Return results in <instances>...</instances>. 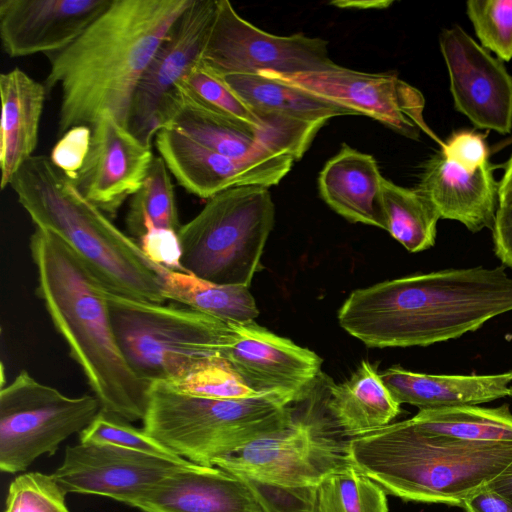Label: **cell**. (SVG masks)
I'll return each mask as SVG.
<instances>
[{
    "mask_svg": "<svg viewBox=\"0 0 512 512\" xmlns=\"http://www.w3.org/2000/svg\"><path fill=\"white\" fill-rule=\"evenodd\" d=\"M192 0H113L68 47L49 54L47 93L59 86L58 135L110 115L127 126L137 86Z\"/></svg>",
    "mask_w": 512,
    "mask_h": 512,
    "instance_id": "cell-1",
    "label": "cell"
},
{
    "mask_svg": "<svg viewBox=\"0 0 512 512\" xmlns=\"http://www.w3.org/2000/svg\"><path fill=\"white\" fill-rule=\"evenodd\" d=\"M512 311L504 265L406 276L354 290L338 311L342 329L367 347L429 346L474 332Z\"/></svg>",
    "mask_w": 512,
    "mask_h": 512,
    "instance_id": "cell-2",
    "label": "cell"
},
{
    "mask_svg": "<svg viewBox=\"0 0 512 512\" xmlns=\"http://www.w3.org/2000/svg\"><path fill=\"white\" fill-rule=\"evenodd\" d=\"M36 295L102 410L143 420L151 384L131 368L111 321L107 291L57 234L36 227L29 242Z\"/></svg>",
    "mask_w": 512,
    "mask_h": 512,
    "instance_id": "cell-3",
    "label": "cell"
},
{
    "mask_svg": "<svg viewBox=\"0 0 512 512\" xmlns=\"http://www.w3.org/2000/svg\"><path fill=\"white\" fill-rule=\"evenodd\" d=\"M346 452L388 494L459 507L512 462V442L432 435L410 419L347 438Z\"/></svg>",
    "mask_w": 512,
    "mask_h": 512,
    "instance_id": "cell-4",
    "label": "cell"
},
{
    "mask_svg": "<svg viewBox=\"0 0 512 512\" xmlns=\"http://www.w3.org/2000/svg\"><path fill=\"white\" fill-rule=\"evenodd\" d=\"M10 186L36 227L63 239L107 292L165 302L152 261L140 245L88 200L48 156H32Z\"/></svg>",
    "mask_w": 512,
    "mask_h": 512,
    "instance_id": "cell-5",
    "label": "cell"
},
{
    "mask_svg": "<svg viewBox=\"0 0 512 512\" xmlns=\"http://www.w3.org/2000/svg\"><path fill=\"white\" fill-rule=\"evenodd\" d=\"M142 421L149 435L179 457L212 467L217 459L286 429L294 418L288 404L270 395L209 399L157 381L151 383Z\"/></svg>",
    "mask_w": 512,
    "mask_h": 512,
    "instance_id": "cell-6",
    "label": "cell"
},
{
    "mask_svg": "<svg viewBox=\"0 0 512 512\" xmlns=\"http://www.w3.org/2000/svg\"><path fill=\"white\" fill-rule=\"evenodd\" d=\"M346 440L322 425L295 420L286 429L217 459L214 466L241 480L262 512H318V487L349 464Z\"/></svg>",
    "mask_w": 512,
    "mask_h": 512,
    "instance_id": "cell-7",
    "label": "cell"
},
{
    "mask_svg": "<svg viewBox=\"0 0 512 512\" xmlns=\"http://www.w3.org/2000/svg\"><path fill=\"white\" fill-rule=\"evenodd\" d=\"M119 346L144 381L172 382L222 358L232 323L185 306L134 300L107 292Z\"/></svg>",
    "mask_w": 512,
    "mask_h": 512,
    "instance_id": "cell-8",
    "label": "cell"
},
{
    "mask_svg": "<svg viewBox=\"0 0 512 512\" xmlns=\"http://www.w3.org/2000/svg\"><path fill=\"white\" fill-rule=\"evenodd\" d=\"M274 223L267 187L241 186L211 197L177 232L183 271L216 284L249 287Z\"/></svg>",
    "mask_w": 512,
    "mask_h": 512,
    "instance_id": "cell-9",
    "label": "cell"
},
{
    "mask_svg": "<svg viewBox=\"0 0 512 512\" xmlns=\"http://www.w3.org/2000/svg\"><path fill=\"white\" fill-rule=\"evenodd\" d=\"M102 410L94 395L70 397L21 370L0 391V470L25 471L81 433Z\"/></svg>",
    "mask_w": 512,
    "mask_h": 512,
    "instance_id": "cell-10",
    "label": "cell"
},
{
    "mask_svg": "<svg viewBox=\"0 0 512 512\" xmlns=\"http://www.w3.org/2000/svg\"><path fill=\"white\" fill-rule=\"evenodd\" d=\"M201 61L218 74L263 71L298 74L334 66L324 39L302 33L278 36L243 19L228 0H217L215 18Z\"/></svg>",
    "mask_w": 512,
    "mask_h": 512,
    "instance_id": "cell-11",
    "label": "cell"
},
{
    "mask_svg": "<svg viewBox=\"0 0 512 512\" xmlns=\"http://www.w3.org/2000/svg\"><path fill=\"white\" fill-rule=\"evenodd\" d=\"M217 0H192L174 23L143 74L130 109L128 129L151 147L179 99L178 84L201 61Z\"/></svg>",
    "mask_w": 512,
    "mask_h": 512,
    "instance_id": "cell-12",
    "label": "cell"
},
{
    "mask_svg": "<svg viewBox=\"0 0 512 512\" xmlns=\"http://www.w3.org/2000/svg\"><path fill=\"white\" fill-rule=\"evenodd\" d=\"M321 100L371 117L413 139L421 132L433 135L424 120L425 98L395 73H367L338 64L313 72L279 74L260 72Z\"/></svg>",
    "mask_w": 512,
    "mask_h": 512,
    "instance_id": "cell-13",
    "label": "cell"
},
{
    "mask_svg": "<svg viewBox=\"0 0 512 512\" xmlns=\"http://www.w3.org/2000/svg\"><path fill=\"white\" fill-rule=\"evenodd\" d=\"M223 359L251 390L285 404L308 397L322 366V359L315 352L254 321L232 323V336Z\"/></svg>",
    "mask_w": 512,
    "mask_h": 512,
    "instance_id": "cell-14",
    "label": "cell"
},
{
    "mask_svg": "<svg viewBox=\"0 0 512 512\" xmlns=\"http://www.w3.org/2000/svg\"><path fill=\"white\" fill-rule=\"evenodd\" d=\"M454 107L477 128L512 130V75L459 25L441 31Z\"/></svg>",
    "mask_w": 512,
    "mask_h": 512,
    "instance_id": "cell-15",
    "label": "cell"
},
{
    "mask_svg": "<svg viewBox=\"0 0 512 512\" xmlns=\"http://www.w3.org/2000/svg\"><path fill=\"white\" fill-rule=\"evenodd\" d=\"M192 463L112 444L79 442L66 448L52 475L67 494L97 495L131 506L165 476Z\"/></svg>",
    "mask_w": 512,
    "mask_h": 512,
    "instance_id": "cell-16",
    "label": "cell"
},
{
    "mask_svg": "<svg viewBox=\"0 0 512 512\" xmlns=\"http://www.w3.org/2000/svg\"><path fill=\"white\" fill-rule=\"evenodd\" d=\"M154 139L160 157L179 185L205 199L241 186L277 185L295 162L289 155L264 160L232 159L171 127L160 129Z\"/></svg>",
    "mask_w": 512,
    "mask_h": 512,
    "instance_id": "cell-17",
    "label": "cell"
},
{
    "mask_svg": "<svg viewBox=\"0 0 512 512\" xmlns=\"http://www.w3.org/2000/svg\"><path fill=\"white\" fill-rule=\"evenodd\" d=\"M91 128L90 152L74 182L88 200L115 216L141 188L155 156L151 147L110 115Z\"/></svg>",
    "mask_w": 512,
    "mask_h": 512,
    "instance_id": "cell-18",
    "label": "cell"
},
{
    "mask_svg": "<svg viewBox=\"0 0 512 512\" xmlns=\"http://www.w3.org/2000/svg\"><path fill=\"white\" fill-rule=\"evenodd\" d=\"M113 0H0V38L13 58L59 52L72 44Z\"/></svg>",
    "mask_w": 512,
    "mask_h": 512,
    "instance_id": "cell-19",
    "label": "cell"
},
{
    "mask_svg": "<svg viewBox=\"0 0 512 512\" xmlns=\"http://www.w3.org/2000/svg\"><path fill=\"white\" fill-rule=\"evenodd\" d=\"M131 506L143 512H262L241 480L195 463L175 469Z\"/></svg>",
    "mask_w": 512,
    "mask_h": 512,
    "instance_id": "cell-20",
    "label": "cell"
},
{
    "mask_svg": "<svg viewBox=\"0 0 512 512\" xmlns=\"http://www.w3.org/2000/svg\"><path fill=\"white\" fill-rule=\"evenodd\" d=\"M490 162L468 171L439 151L425 165L417 190L438 212L440 219L455 220L476 233L493 230L499 206L498 182Z\"/></svg>",
    "mask_w": 512,
    "mask_h": 512,
    "instance_id": "cell-21",
    "label": "cell"
},
{
    "mask_svg": "<svg viewBox=\"0 0 512 512\" xmlns=\"http://www.w3.org/2000/svg\"><path fill=\"white\" fill-rule=\"evenodd\" d=\"M383 181L375 158L343 144L319 173L322 199L349 221L386 229Z\"/></svg>",
    "mask_w": 512,
    "mask_h": 512,
    "instance_id": "cell-22",
    "label": "cell"
},
{
    "mask_svg": "<svg viewBox=\"0 0 512 512\" xmlns=\"http://www.w3.org/2000/svg\"><path fill=\"white\" fill-rule=\"evenodd\" d=\"M380 377L399 403L419 410L477 406L509 396L512 370L490 375H434L394 365Z\"/></svg>",
    "mask_w": 512,
    "mask_h": 512,
    "instance_id": "cell-23",
    "label": "cell"
},
{
    "mask_svg": "<svg viewBox=\"0 0 512 512\" xmlns=\"http://www.w3.org/2000/svg\"><path fill=\"white\" fill-rule=\"evenodd\" d=\"M47 90L20 68L0 75L2 104L0 126L1 189L33 155Z\"/></svg>",
    "mask_w": 512,
    "mask_h": 512,
    "instance_id": "cell-24",
    "label": "cell"
},
{
    "mask_svg": "<svg viewBox=\"0 0 512 512\" xmlns=\"http://www.w3.org/2000/svg\"><path fill=\"white\" fill-rule=\"evenodd\" d=\"M180 97L166 127L194 139L226 157L264 160L282 155L264 129L246 126L200 106L179 91Z\"/></svg>",
    "mask_w": 512,
    "mask_h": 512,
    "instance_id": "cell-25",
    "label": "cell"
},
{
    "mask_svg": "<svg viewBox=\"0 0 512 512\" xmlns=\"http://www.w3.org/2000/svg\"><path fill=\"white\" fill-rule=\"evenodd\" d=\"M326 409L336 432L347 438L388 425L401 412L380 373L367 360L349 379L329 387Z\"/></svg>",
    "mask_w": 512,
    "mask_h": 512,
    "instance_id": "cell-26",
    "label": "cell"
},
{
    "mask_svg": "<svg viewBox=\"0 0 512 512\" xmlns=\"http://www.w3.org/2000/svg\"><path fill=\"white\" fill-rule=\"evenodd\" d=\"M152 268L159 278L166 300L229 323H250L259 315L249 287L216 284L154 262Z\"/></svg>",
    "mask_w": 512,
    "mask_h": 512,
    "instance_id": "cell-27",
    "label": "cell"
},
{
    "mask_svg": "<svg viewBox=\"0 0 512 512\" xmlns=\"http://www.w3.org/2000/svg\"><path fill=\"white\" fill-rule=\"evenodd\" d=\"M223 78L255 116L276 114L326 124L333 117L352 115L342 107L261 73L229 74Z\"/></svg>",
    "mask_w": 512,
    "mask_h": 512,
    "instance_id": "cell-28",
    "label": "cell"
},
{
    "mask_svg": "<svg viewBox=\"0 0 512 512\" xmlns=\"http://www.w3.org/2000/svg\"><path fill=\"white\" fill-rule=\"evenodd\" d=\"M428 434L469 442H512V413L508 404L496 408L457 406L419 410L410 418Z\"/></svg>",
    "mask_w": 512,
    "mask_h": 512,
    "instance_id": "cell-29",
    "label": "cell"
},
{
    "mask_svg": "<svg viewBox=\"0 0 512 512\" xmlns=\"http://www.w3.org/2000/svg\"><path fill=\"white\" fill-rule=\"evenodd\" d=\"M383 207L385 230L406 250L416 253L434 245L440 216L417 189L405 188L384 178Z\"/></svg>",
    "mask_w": 512,
    "mask_h": 512,
    "instance_id": "cell-30",
    "label": "cell"
},
{
    "mask_svg": "<svg viewBox=\"0 0 512 512\" xmlns=\"http://www.w3.org/2000/svg\"><path fill=\"white\" fill-rule=\"evenodd\" d=\"M126 226L138 239L150 229H180L170 172L161 157H154L141 188L130 198Z\"/></svg>",
    "mask_w": 512,
    "mask_h": 512,
    "instance_id": "cell-31",
    "label": "cell"
},
{
    "mask_svg": "<svg viewBox=\"0 0 512 512\" xmlns=\"http://www.w3.org/2000/svg\"><path fill=\"white\" fill-rule=\"evenodd\" d=\"M386 492L351 463L327 475L318 487V512H388Z\"/></svg>",
    "mask_w": 512,
    "mask_h": 512,
    "instance_id": "cell-32",
    "label": "cell"
},
{
    "mask_svg": "<svg viewBox=\"0 0 512 512\" xmlns=\"http://www.w3.org/2000/svg\"><path fill=\"white\" fill-rule=\"evenodd\" d=\"M178 90L209 111L231 121L265 129L223 76L199 61L179 82Z\"/></svg>",
    "mask_w": 512,
    "mask_h": 512,
    "instance_id": "cell-33",
    "label": "cell"
},
{
    "mask_svg": "<svg viewBox=\"0 0 512 512\" xmlns=\"http://www.w3.org/2000/svg\"><path fill=\"white\" fill-rule=\"evenodd\" d=\"M80 442L112 444L174 461H186L124 418L101 410L93 421L79 433Z\"/></svg>",
    "mask_w": 512,
    "mask_h": 512,
    "instance_id": "cell-34",
    "label": "cell"
},
{
    "mask_svg": "<svg viewBox=\"0 0 512 512\" xmlns=\"http://www.w3.org/2000/svg\"><path fill=\"white\" fill-rule=\"evenodd\" d=\"M466 13L481 46L501 61L512 59V0H469Z\"/></svg>",
    "mask_w": 512,
    "mask_h": 512,
    "instance_id": "cell-35",
    "label": "cell"
},
{
    "mask_svg": "<svg viewBox=\"0 0 512 512\" xmlns=\"http://www.w3.org/2000/svg\"><path fill=\"white\" fill-rule=\"evenodd\" d=\"M167 384L183 394L209 399H244L262 395L247 387L222 358L213 359Z\"/></svg>",
    "mask_w": 512,
    "mask_h": 512,
    "instance_id": "cell-36",
    "label": "cell"
},
{
    "mask_svg": "<svg viewBox=\"0 0 512 512\" xmlns=\"http://www.w3.org/2000/svg\"><path fill=\"white\" fill-rule=\"evenodd\" d=\"M66 495L52 474L22 473L9 485L3 512H69Z\"/></svg>",
    "mask_w": 512,
    "mask_h": 512,
    "instance_id": "cell-37",
    "label": "cell"
},
{
    "mask_svg": "<svg viewBox=\"0 0 512 512\" xmlns=\"http://www.w3.org/2000/svg\"><path fill=\"white\" fill-rule=\"evenodd\" d=\"M92 128L75 126L60 136L49 156L53 165L69 179L75 181L90 152Z\"/></svg>",
    "mask_w": 512,
    "mask_h": 512,
    "instance_id": "cell-38",
    "label": "cell"
},
{
    "mask_svg": "<svg viewBox=\"0 0 512 512\" xmlns=\"http://www.w3.org/2000/svg\"><path fill=\"white\" fill-rule=\"evenodd\" d=\"M440 152L468 171H476L489 162V150L483 136L470 130L453 132L442 143Z\"/></svg>",
    "mask_w": 512,
    "mask_h": 512,
    "instance_id": "cell-39",
    "label": "cell"
},
{
    "mask_svg": "<svg viewBox=\"0 0 512 512\" xmlns=\"http://www.w3.org/2000/svg\"><path fill=\"white\" fill-rule=\"evenodd\" d=\"M139 240L143 253L150 261L170 270L183 271L177 231L150 229Z\"/></svg>",
    "mask_w": 512,
    "mask_h": 512,
    "instance_id": "cell-40",
    "label": "cell"
},
{
    "mask_svg": "<svg viewBox=\"0 0 512 512\" xmlns=\"http://www.w3.org/2000/svg\"><path fill=\"white\" fill-rule=\"evenodd\" d=\"M492 238L495 255L512 269V207L498 208Z\"/></svg>",
    "mask_w": 512,
    "mask_h": 512,
    "instance_id": "cell-41",
    "label": "cell"
},
{
    "mask_svg": "<svg viewBox=\"0 0 512 512\" xmlns=\"http://www.w3.org/2000/svg\"><path fill=\"white\" fill-rule=\"evenodd\" d=\"M461 507L466 512H512V501L485 486L468 497Z\"/></svg>",
    "mask_w": 512,
    "mask_h": 512,
    "instance_id": "cell-42",
    "label": "cell"
},
{
    "mask_svg": "<svg viewBox=\"0 0 512 512\" xmlns=\"http://www.w3.org/2000/svg\"><path fill=\"white\" fill-rule=\"evenodd\" d=\"M498 208L512 207V155L506 163L504 174L498 182Z\"/></svg>",
    "mask_w": 512,
    "mask_h": 512,
    "instance_id": "cell-43",
    "label": "cell"
},
{
    "mask_svg": "<svg viewBox=\"0 0 512 512\" xmlns=\"http://www.w3.org/2000/svg\"><path fill=\"white\" fill-rule=\"evenodd\" d=\"M487 486L512 501V462Z\"/></svg>",
    "mask_w": 512,
    "mask_h": 512,
    "instance_id": "cell-44",
    "label": "cell"
},
{
    "mask_svg": "<svg viewBox=\"0 0 512 512\" xmlns=\"http://www.w3.org/2000/svg\"><path fill=\"white\" fill-rule=\"evenodd\" d=\"M509 396L512 397V386H510Z\"/></svg>",
    "mask_w": 512,
    "mask_h": 512,
    "instance_id": "cell-45",
    "label": "cell"
}]
</instances>
